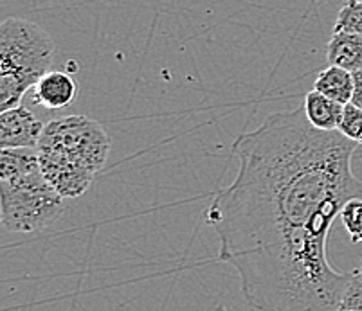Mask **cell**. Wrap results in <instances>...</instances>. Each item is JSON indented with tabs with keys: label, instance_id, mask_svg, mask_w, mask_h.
I'll return each mask as SVG.
<instances>
[{
	"label": "cell",
	"instance_id": "obj_1",
	"mask_svg": "<svg viewBox=\"0 0 362 311\" xmlns=\"http://www.w3.org/2000/svg\"><path fill=\"white\" fill-rule=\"evenodd\" d=\"M358 144L312 126L305 106L267 117L231 146L238 171L206 211L218 261L235 268L258 311H334L351 274L328 261L327 241L348 200L362 198L351 171Z\"/></svg>",
	"mask_w": 362,
	"mask_h": 311
},
{
	"label": "cell",
	"instance_id": "obj_2",
	"mask_svg": "<svg viewBox=\"0 0 362 311\" xmlns=\"http://www.w3.org/2000/svg\"><path fill=\"white\" fill-rule=\"evenodd\" d=\"M65 209L40 168L36 148L0 150V218L11 232H38L51 227Z\"/></svg>",
	"mask_w": 362,
	"mask_h": 311
},
{
	"label": "cell",
	"instance_id": "obj_3",
	"mask_svg": "<svg viewBox=\"0 0 362 311\" xmlns=\"http://www.w3.org/2000/svg\"><path fill=\"white\" fill-rule=\"evenodd\" d=\"M56 45L47 31L24 18L0 25V112L21 106L25 94L51 71Z\"/></svg>",
	"mask_w": 362,
	"mask_h": 311
},
{
	"label": "cell",
	"instance_id": "obj_4",
	"mask_svg": "<svg viewBox=\"0 0 362 311\" xmlns=\"http://www.w3.org/2000/svg\"><path fill=\"white\" fill-rule=\"evenodd\" d=\"M36 152L60 157L98 175L107 164L110 139L98 121L69 116L45 124Z\"/></svg>",
	"mask_w": 362,
	"mask_h": 311
},
{
	"label": "cell",
	"instance_id": "obj_5",
	"mask_svg": "<svg viewBox=\"0 0 362 311\" xmlns=\"http://www.w3.org/2000/svg\"><path fill=\"white\" fill-rule=\"evenodd\" d=\"M38 159H40L42 173L47 178V182L65 200L78 198L83 193H87L94 182V176H96L88 169L76 166L69 160L58 159L54 155L38 153Z\"/></svg>",
	"mask_w": 362,
	"mask_h": 311
},
{
	"label": "cell",
	"instance_id": "obj_6",
	"mask_svg": "<svg viewBox=\"0 0 362 311\" xmlns=\"http://www.w3.org/2000/svg\"><path fill=\"white\" fill-rule=\"evenodd\" d=\"M45 124L24 106L9 108L0 114V148H36Z\"/></svg>",
	"mask_w": 362,
	"mask_h": 311
},
{
	"label": "cell",
	"instance_id": "obj_7",
	"mask_svg": "<svg viewBox=\"0 0 362 311\" xmlns=\"http://www.w3.org/2000/svg\"><path fill=\"white\" fill-rule=\"evenodd\" d=\"M78 96V83L67 72L49 71L35 87V103L47 110L69 106Z\"/></svg>",
	"mask_w": 362,
	"mask_h": 311
},
{
	"label": "cell",
	"instance_id": "obj_8",
	"mask_svg": "<svg viewBox=\"0 0 362 311\" xmlns=\"http://www.w3.org/2000/svg\"><path fill=\"white\" fill-rule=\"evenodd\" d=\"M327 60L348 72L362 71V36L354 32H334L328 42Z\"/></svg>",
	"mask_w": 362,
	"mask_h": 311
},
{
	"label": "cell",
	"instance_id": "obj_9",
	"mask_svg": "<svg viewBox=\"0 0 362 311\" xmlns=\"http://www.w3.org/2000/svg\"><path fill=\"white\" fill-rule=\"evenodd\" d=\"M303 106H305V114H307V119L310 121L312 126L325 130V132L339 130L342 112H344V104L322 96L317 90H312L305 96Z\"/></svg>",
	"mask_w": 362,
	"mask_h": 311
},
{
	"label": "cell",
	"instance_id": "obj_10",
	"mask_svg": "<svg viewBox=\"0 0 362 311\" xmlns=\"http://www.w3.org/2000/svg\"><path fill=\"white\" fill-rule=\"evenodd\" d=\"M354 72L330 65L328 68L319 72L317 80L314 83V90L337 101V103L348 104L354 96Z\"/></svg>",
	"mask_w": 362,
	"mask_h": 311
},
{
	"label": "cell",
	"instance_id": "obj_11",
	"mask_svg": "<svg viewBox=\"0 0 362 311\" xmlns=\"http://www.w3.org/2000/svg\"><path fill=\"white\" fill-rule=\"evenodd\" d=\"M334 32H354L362 36V0H346L335 18Z\"/></svg>",
	"mask_w": 362,
	"mask_h": 311
},
{
	"label": "cell",
	"instance_id": "obj_12",
	"mask_svg": "<svg viewBox=\"0 0 362 311\" xmlns=\"http://www.w3.org/2000/svg\"><path fill=\"white\" fill-rule=\"evenodd\" d=\"M339 218L346 228L351 243H362V198L348 200L341 209Z\"/></svg>",
	"mask_w": 362,
	"mask_h": 311
},
{
	"label": "cell",
	"instance_id": "obj_13",
	"mask_svg": "<svg viewBox=\"0 0 362 311\" xmlns=\"http://www.w3.org/2000/svg\"><path fill=\"white\" fill-rule=\"evenodd\" d=\"M339 132L350 140H354V142L362 144V108L355 106L351 103L344 104Z\"/></svg>",
	"mask_w": 362,
	"mask_h": 311
},
{
	"label": "cell",
	"instance_id": "obj_14",
	"mask_svg": "<svg viewBox=\"0 0 362 311\" xmlns=\"http://www.w3.org/2000/svg\"><path fill=\"white\" fill-rule=\"evenodd\" d=\"M334 311H362V277L355 270L351 272L350 284Z\"/></svg>",
	"mask_w": 362,
	"mask_h": 311
},
{
	"label": "cell",
	"instance_id": "obj_15",
	"mask_svg": "<svg viewBox=\"0 0 362 311\" xmlns=\"http://www.w3.org/2000/svg\"><path fill=\"white\" fill-rule=\"evenodd\" d=\"M354 96H351V104L362 108V71L354 72Z\"/></svg>",
	"mask_w": 362,
	"mask_h": 311
},
{
	"label": "cell",
	"instance_id": "obj_16",
	"mask_svg": "<svg viewBox=\"0 0 362 311\" xmlns=\"http://www.w3.org/2000/svg\"><path fill=\"white\" fill-rule=\"evenodd\" d=\"M355 272H357L358 276H361V277H362V260H361V263H358V267H357V268H355Z\"/></svg>",
	"mask_w": 362,
	"mask_h": 311
}]
</instances>
